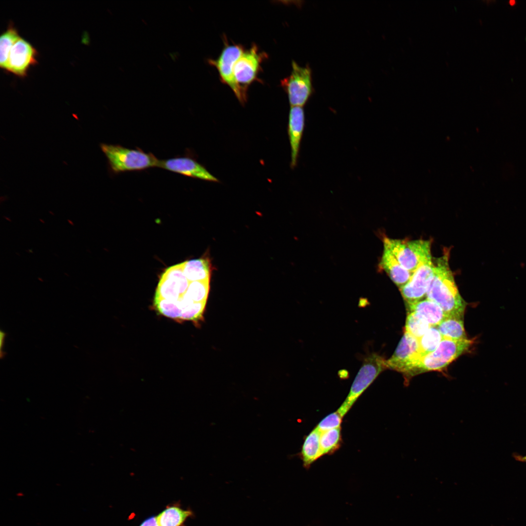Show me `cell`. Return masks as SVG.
Wrapping results in <instances>:
<instances>
[{
    "label": "cell",
    "mask_w": 526,
    "mask_h": 526,
    "mask_svg": "<svg viewBox=\"0 0 526 526\" xmlns=\"http://www.w3.org/2000/svg\"><path fill=\"white\" fill-rule=\"evenodd\" d=\"M420 358L418 339L404 332L393 355L386 359V366L404 375Z\"/></svg>",
    "instance_id": "9c48e42d"
},
{
    "label": "cell",
    "mask_w": 526,
    "mask_h": 526,
    "mask_svg": "<svg viewBox=\"0 0 526 526\" xmlns=\"http://www.w3.org/2000/svg\"><path fill=\"white\" fill-rule=\"evenodd\" d=\"M100 147L107 157L110 171L113 174L158 167L160 160L140 148L132 149L105 143H101Z\"/></svg>",
    "instance_id": "3957f363"
},
{
    "label": "cell",
    "mask_w": 526,
    "mask_h": 526,
    "mask_svg": "<svg viewBox=\"0 0 526 526\" xmlns=\"http://www.w3.org/2000/svg\"><path fill=\"white\" fill-rule=\"evenodd\" d=\"M305 126V115L302 107H291L288 116L287 133L290 145V167L295 169L298 164L301 142Z\"/></svg>",
    "instance_id": "5bb4252c"
},
{
    "label": "cell",
    "mask_w": 526,
    "mask_h": 526,
    "mask_svg": "<svg viewBox=\"0 0 526 526\" xmlns=\"http://www.w3.org/2000/svg\"><path fill=\"white\" fill-rule=\"evenodd\" d=\"M193 514L191 510L170 506L159 514L156 518L159 526H181L186 519Z\"/></svg>",
    "instance_id": "ffe728a7"
},
{
    "label": "cell",
    "mask_w": 526,
    "mask_h": 526,
    "mask_svg": "<svg viewBox=\"0 0 526 526\" xmlns=\"http://www.w3.org/2000/svg\"><path fill=\"white\" fill-rule=\"evenodd\" d=\"M433 269L431 257L423 263L413 273L409 281L399 289L406 305L414 303L426 297Z\"/></svg>",
    "instance_id": "30bf717a"
},
{
    "label": "cell",
    "mask_w": 526,
    "mask_h": 526,
    "mask_svg": "<svg viewBox=\"0 0 526 526\" xmlns=\"http://www.w3.org/2000/svg\"><path fill=\"white\" fill-rule=\"evenodd\" d=\"M209 284L210 280L190 282L183 296L194 302H207L210 289Z\"/></svg>",
    "instance_id": "484cf974"
},
{
    "label": "cell",
    "mask_w": 526,
    "mask_h": 526,
    "mask_svg": "<svg viewBox=\"0 0 526 526\" xmlns=\"http://www.w3.org/2000/svg\"><path fill=\"white\" fill-rule=\"evenodd\" d=\"M342 443L341 427L321 432V456L332 454L339 449Z\"/></svg>",
    "instance_id": "603a6c76"
},
{
    "label": "cell",
    "mask_w": 526,
    "mask_h": 526,
    "mask_svg": "<svg viewBox=\"0 0 526 526\" xmlns=\"http://www.w3.org/2000/svg\"><path fill=\"white\" fill-rule=\"evenodd\" d=\"M379 266L387 273L399 289L409 281L413 274L404 268L391 251L384 246Z\"/></svg>",
    "instance_id": "9a60e30c"
},
{
    "label": "cell",
    "mask_w": 526,
    "mask_h": 526,
    "mask_svg": "<svg viewBox=\"0 0 526 526\" xmlns=\"http://www.w3.org/2000/svg\"><path fill=\"white\" fill-rule=\"evenodd\" d=\"M20 38L17 29L10 23L0 38V66L6 70L10 51Z\"/></svg>",
    "instance_id": "44dd1931"
},
{
    "label": "cell",
    "mask_w": 526,
    "mask_h": 526,
    "mask_svg": "<svg viewBox=\"0 0 526 526\" xmlns=\"http://www.w3.org/2000/svg\"><path fill=\"white\" fill-rule=\"evenodd\" d=\"M37 50L27 40L20 38L12 47L6 71L20 77L27 75L32 66L38 63Z\"/></svg>",
    "instance_id": "7c38bea8"
},
{
    "label": "cell",
    "mask_w": 526,
    "mask_h": 526,
    "mask_svg": "<svg viewBox=\"0 0 526 526\" xmlns=\"http://www.w3.org/2000/svg\"><path fill=\"white\" fill-rule=\"evenodd\" d=\"M448 253L436 259L426 298L436 303L446 317L463 319L467 303L461 296L450 267Z\"/></svg>",
    "instance_id": "6da1fadb"
},
{
    "label": "cell",
    "mask_w": 526,
    "mask_h": 526,
    "mask_svg": "<svg viewBox=\"0 0 526 526\" xmlns=\"http://www.w3.org/2000/svg\"><path fill=\"white\" fill-rule=\"evenodd\" d=\"M158 168L206 181L219 182V179L211 174L204 166L188 156L160 160Z\"/></svg>",
    "instance_id": "4fadbf2b"
},
{
    "label": "cell",
    "mask_w": 526,
    "mask_h": 526,
    "mask_svg": "<svg viewBox=\"0 0 526 526\" xmlns=\"http://www.w3.org/2000/svg\"><path fill=\"white\" fill-rule=\"evenodd\" d=\"M177 301L182 310L180 320L197 322L202 319L207 302H194L184 296Z\"/></svg>",
    "instance_id": "7402d4cb"
},
{
    "label": "cell",
    "mask_w": 526,
    "mask_h": 526,
    "mask_svg": "<svg viewBox=\"0 0 526 526\" xmlns=\"http://www.w3.org/2000/svg\"><path fill=\"white\" fill-rule=\"evenodd\" d=\"M386 369V359L381 356L372 353L365 357L348 395L337 410L342 417L344 416L359 396Z\"/></svg>",
    "instance_id": "277c9868"
},
{
    "label": "cell",
    "mask_w": 526,
    "mask_h": 526,
    "mask_svg": "<svg viewBox=\"0 0 526 526\" xmlns=\"http://www.w3.org/2000/svg\"><path fill=\"white\" fill-rule=\"evenodd\" d=\"M383 246L387 248L400 264L413 273L423 263L432 257L431 243L428 240L407 241L385 237Z\"/></svg>",
    "instance_id": "5b68a950"
},
{
    "label": "cell",
    "mask_w": 526,
    "mask_h": 526,
    "mask_svg": "<svg viewBox=\"0 0 526 526\" xmlns=\"http://www.w3.org/2000/svg\"><path fill=\"white\" fill-rule=\"evenodd\" d=\"M472 339L452 340L443 338L432 352L421 357L404 375L406 382L413 376L426 372L441 371L472 345Z\"/></svg>",
    "instance_id": "7a4b0ae2"
},
{
    "label": "cell",
    "mask_w": 526,
    "mask_h": 526,
    "mask_svg": "<svg viewBox=\"0 0 526 526\" xmlns=\"http://www.w3.org/2000/svg\"><path fill=\"white\" fill-rule=\"evenodd\" d=\"M436 327L443 338L456 340L468 338L463 319L446 317Z\"/></svg>",
    "instance_id": "d6986e66"
},
{
    "label": "cell",
    "mask_w": 526,
    "mask_h": 526,
    "mask_svg": "<svg viewBox=\"0 0 526 526\" xmlns=\"http://www.w3.org/2000/svg\"><path fill=\"white\" fill-rule=\"evenodd\" d=\"M431 326L427 320L419 314L407 312L405 331L417 339L422 337Z\"/></svg>",
    "instance_id": "cb8c5ba5"
},
{
    "label": "cell",
    "mask_w": 526,
    "mask_h": 526,
    "mask_svg": "<svg viewBox=\"0 0 526 526\" xmlns=\"http://www.w3.org/2000/svg\"><path fill=\"white\" fill-rule=\"evenodd\" d=\"M320 433L315 428L305 436L301 451L298 456L302 460L304 468L308 469L312 464L321 456L320 446Z\"/></svg>",
    "instance_id": "e0dca14e"
},
{
    "label": "cell",
    "mask_w": 526,
    "mask_h": 526,
    "mask_svg": "<svg viewBox=\"0 0 526 526\" xmlns=\"http://www.w3.org/2000/svg\"><path fill=\"white\" fill-rule=\"evenodd\" d=\"M442 339L443 337L437 327L431 326L428 331L418 339L421 357L434 351Z\"/></svg>",
    "instance_id": "d4e9b609"
},
{
    "label": "cell",
    "mask_w": 526,
    "mask_h": 526,
    "mask_svg": "<svg viewBox=\"0 0 526 526\" xmlns=\"http://www.w3.org/2000/svg\"><path fill=\"white\" fill-rule=\"evenodd\" d=\"M154 306L156 310L167 317L175 320H180L182 310L177 301L169 300L163 298H154Z\"/></svg>",
    "instance_id": "4316f807"
},
{
    "label": "cell",
    "mask_w": 526,
    "mask_h": 526,
    "mask_svg": "<svg viewBox=\"0 0 526 526\" xmlns=\"http://www.w3.org/2000/svg\"><path fill=\"white\" fill-rule=\"evenodd\" d=\"M312 70L307 64L300 66L292 62V71L289 76L281 80V85L288 95L291 107H303L313 93Z\"/></svg>",
    "instance_id": "8992f818"
},
{
    "label": "cell",
    "mask_w": 526,
    "mask_h": 526,
    "mask_svg": "<svg viewBox=\"0 0 526 526\" xmlns=\"http://www.w3.org/2000/svg\"><path fill=\"white\" fill-rule=\"evenodd\" d=\"M266 56L254 44L250 49L244 51L235 62L233 69L235 79L245 95H247L248 86L257 79L261 63Z\"/></svg>",
    "instance_id": "ba28073f"
},
{
    "label": "cell",
    "mask_w": 526,
    "mask_h": 526,
    "mask_svg": "<svg viewBox=\"0 0 526 526\" xmlns=\"http://www.w3.org/2000/svg\"><path fill=\"white\" fill-rule=\"evenodd\" d=\"M244 51V47L241 45H229L225 42V47L217 59H208V63L218 70L222 82L230 88L242 105L245 103L247 97L237 84L234 75L233 69L235 62Z\"/></svg>",
    "instance_id": "52a82bcc"
},
{
    "label": "cell",
    "mask_w": 526,
    "mask_h": 526,
    "mask_svg": "<svg viewBox=\"0 0 526 526\" xmlns=\"http://www.w3.org/2000/svg\"><path fill=\"white\" fill-rule=\"evenodd\" d=\"M189 282L183 273L182 263L170 266L162 274L154 298L177 301L185 293Z\"/></svg>",
    "instance_id": "8fae6325"
},
{
    "label": "cell",
    "mask_w": 526,
    "mask_h": 526,
    "mask_svg": "<svg viewBox=\"0 0 526 526\" xmlns=\"http://www.w3.org/2000/svg\"><path fill=\"white\" fill-rule=\"evenodd\" d=\"M343 417L337 411L323 418L315 427L320 432L340 427Z\"/></svg>",
    "instance_id": "83f0119b"
},
{
    "label": "cell",
    "mask_w": 526,
    "mask_h": 526,
    "mask_svg": "<svg viewBox=\"0 0 526 526\" xmlns=\"http://www.w3.org/2000/svg\"><path fill=\"white\" fill-rule=\"evenodd\" d=\"M5 337H6L5 333L4 332H3V331L1 330L0 331V357L1 358H2L4 357V356L5 355L4 352H3L2 348H3V346H4Z\"/></svg>",
    "instance_id": "f546056e"
},
{
    "label": "cell",
    "mask_w": 526,
    "mask_h": 526,
    "mask_svg": "<svg viewBox=\"0 0 526 526\" xmlns=\"http://www.w3.org/2000/svg\"><path fill=\"white\" fill-rule=\"evenodd\" d=\"M140 526H159L156 516L151 517L144 521Z\"/></svg>",
    "instance_id": "f1b7e54d"
},
{
    "label": "cell",
    "mask_w": 526,
    "mask_h": 526,
    "mask_svg": "<svg viewBox=\"0 0 526 526\" xmlns=\"http://www.w3.org/2000/svg\"><path fill=\"white\" fill-rule=\"evenodd\" d=\"M513 457L517 461L526 463V455L522 456L517 453H513Z\"/></svg>",
    "instance_id": "4dcf8cb0"
},
{
    "label": "cell",
    "mask_w": 526,
    "mask_h": 526,
    "mask_svg": "<svg viewBox=\"0 0 526 526\" xmlns=\"http://www.w3.org/2000/svg\"><path fill=\"white\" fill-rule=\"evenodd\" d=\"M182 264L183 273L189 282L210 280L211 264L207 258L187 261Z\"/></svg>",
    "instance_id": "ac0fdd59"
},
{
    "label": "cell",
    "mask_w": 526,
    "mask_h": 526,
    "mask_svg": "<svg viewBox=\"0 0 526 526\" xmlns=\"http://www.w3.org/2000/svg\"><path fill=\"white\" fill-rule=\"evenodd\" d=\"M509 3L510 5H514L515 4V0H510L509 1Z\"/></svg>",
    "instance_id": "1f68e13d"
},
{
    "label": "cell",
    "mask_w": 526,
    "mask_h": 526,
    "mask_svg": "<svg viewBox=\"0 0 526 526\" xmlns=\"http://www.w3.org/2000/svg\"><path fill=\"white\" fill-rule=\"evenodd\" d=\"M406 307L408 312L419 314L432 326H437L446 317L438 304L427 298L413 304H407Z\"/></svg>",
    "instance_id": "2e32d148"
}]
</instances>
